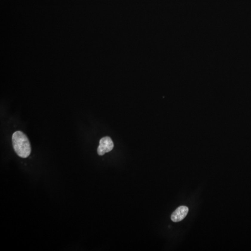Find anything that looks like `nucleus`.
<instances>
[{
	"instance_id": "obj_2",
	"label": "nucleus",
	"mask_w": 251,
	"mask_h": 251,
	"mask_svg": "<svg viewBox=\"0 0 251 251\" xmlns=\"http://www.w3.org/2000/svg\"><path fill=\"white\" fill-rule=\"evenodd\" d=\"M114 146V144L110 137H103L100 140L99 146L97 149L98 154L100 156L103 155L105 154L110 152Z\"/></svg>"
},
{
	"instance_id": "obj_3",
	"label": "nucleus",
	"mask_w": 251,
	"mask_h": 251,
	"mask_svg": "<svg viewBox=\"0 0 251 251\" xmlns=\"http://www.w3.org/2000/svg\"><path fill=\"white\" fill-rule=\"evenodd\" d=\"M189 209L187 206H181L176 209L172 214L171 219L175 222H178L182 221L187 215Z\"/></svg>"
},
{
	"instance_id": "obj_1",
	"label": "nucleus",
	"mask_w": 251,
	"mask_h": 251,
	"mask_svg": "<svg viewBox=\"0 0 251 251\" xmlns=\"http://www.w3.org/2000/svg\"><path fill=\"white\" fill-rule=\"evenodd\" d=\"M12 144L16 154L19 157L26 158L31 152L30 143L27 135L21 131H17L13 134Z\"/></svg>"
}]
</instances>
